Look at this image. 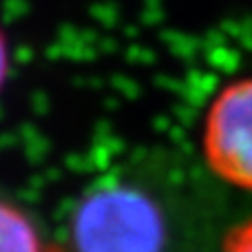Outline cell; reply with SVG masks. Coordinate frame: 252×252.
I'll return each mask as SVG.
<instances>
[{
  "label": "cell",
  "instance_id": "obj_4",
  "mask_svg": "<svg viewBox=\"0 0 252 252\" xmlns=\"http://www.w3.org/2000/svg\"><path fill=\"white\" fill-rule=\"evenodd\" d=\"M226 252H252V219L226 237Z\"/></svg>",
  "mask_w": 252,
  "mask_h": 252
},
{
  "label": "cell",
  "instance_id": "obj_1",
  "mask_svg": "<svg viewBox=\"0 0 252 252\" xmlns=\"http://www.w3.org/2000/svg\"><path fill=\"white\" fill-rule=\"evenodd\" d=\"M75 252H161L164 217L155 201L130 186L91 192L73 215Z\"/></svg>",
  "mask_w": 252,
  "mask_h": 252
},
{
  "label": "cell",
  "instance_id": "obj_2",
  "mask_svg": "<svg viewBox=\"0 0 252 252\" xmlns=\"http://www.w3.org/2000/svg\"><path fill=\"white\" fill-rule=\"evenodd\" d=\"M204 153L221 179L252 190V78L219 91L206 115Z\"/></svg>",
  "mask_w": 252,
  "mask_h": 252
},
{
  "label": "cell",
  "instance_id": "obj_3",
  "mask_svg": "<svg viewBox=\"0 0 252 252\" xmlns=\"http://www.w3.org/2000/svg\"><path fill=\"white\" fill-rule=\"evenodd\" d=\"M0 252H49L22 210L0 199Z\"/></svg>",
  "mask_w": 252,
  "mask_h": 252
},
{
  "label": "cell",
  "instance_id": "obj_5",
  "mask_svg": "<svg viewBox=\"0 0 252 252\" xmlns=\"http://www.w3.org/2000/svg\"><path fill=\"white\" fill-rule=\"evenodd\" d=\"M9 73V49H7V38L0 31V89H2L4 80H7Z\"/></svg>",
  "mask_w": 252,
  "mask_h": 252
}]
</instances>
